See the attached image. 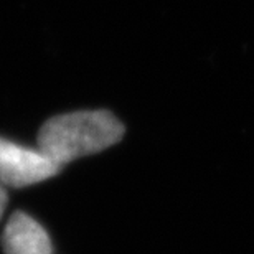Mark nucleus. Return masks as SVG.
<instances>
[{"label":"nucleus","instance_id":"nucleus-1","mask_svg":"<svg viewBox=\"0 0 254 254\" xmlns=\"http://www.w3.org/2000/svg\"><path fill=\"white\" fill-rule=\"evenodd\" d=\"M124 126L106 109L74 111L48 119L38 130V149L58 165L93 155L124 137Z\"/></svg>","mask_w":254,"mask_h":254},{"label":"nucleus","instance_id":"nucleus-3","mask_svg":"<svg viewBox=\"0 0 254 254\" xmlns=\"http://www.w3.org/2000/svg\"><path fill=\"white\" fill-rule=\"evenodd\" d=\"M5 254H53L47 230L23 211H15L2 235Z\"/></svg>","mask_w":254,"mask_h":254},{"label":"nucleus","instance_id":"nucleus-2","mask_svg":"<svg viewBox=\"0 0 254 254\" xmlns=\"http://www.w3.org/2000/svg\"><path fill=\"white\" fill-rule=\"evenodd\" d=\"M62 169L40 149H28L0 137V185L23 189L52 179Z\"/></svg>","mask_w":254,"mask_h":254},{"label":"nucleus","instance_id":"nucleus-4","mask_svg":"<svg viewBox=\"0 0 254 254\" xmlns=\"http://www.w3.org/2000/svg\"><path fill=\"white\" fill-rule=\"evenodd\" d=\"M7 190L3 189V185H0V220H2L5 206H7Z\"/></svg>","mask_w":254,"mask_h":254}]
</instances>
